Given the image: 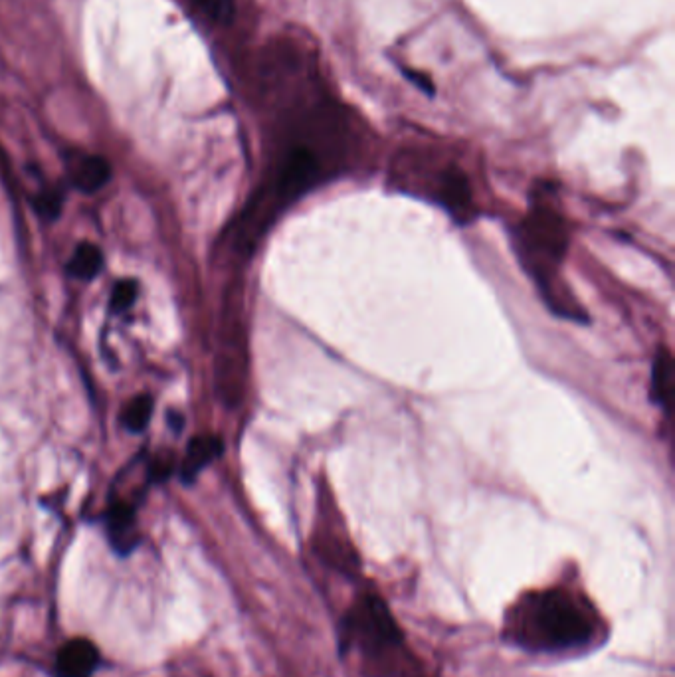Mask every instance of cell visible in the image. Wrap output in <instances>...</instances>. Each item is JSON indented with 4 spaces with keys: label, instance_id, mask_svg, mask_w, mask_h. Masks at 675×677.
<instances>
[{
    "label": "cell",
    "instance_id": "cell-1",
    "mask_svg": "<svg viewBox=\"0 0 675 677\" xmlns=\"http://www.w3.org/2000/svg\"><path fill=\"white\" fill-rule=\"evenodd\" d=\"M569 248V226L565 214L549 189L535 193L531 210L515 230V250L537 284L549 307L571 319H582L579 303L561 280V266Z\"/></svg>",
    "mask_w": 675,
    "mask_h": 677
},
{
    "label": "cell",
    "instance_id": "cell-2",
    "mask_svg": "<svg viewBox=\"0 0 675 677\" xmlns=\"http://www.w3.org/2000/svg\"><path fill=\"white\" fill-rule=\"evenodd\" d=\"M594 630L592 610L559 588L523 596L507 616V632L513 640L535 652L580 648L594 638Z\"/></svg>",
    "mask_w": 675,
    "mask_h": 677
},
{
    "label": "cell",
    "instance_id": "cell-3",
    "mask_svg": "<svg viewBox=\"0 0 675 677\" xmlns=\"http://www.w3.org/2000/svg\"><path fill=\"white\" fill-rule=\"evenodd\" d=\"M345 636L357 638L367 648L388 650L398 648L404 642L388 606L377 594H363L345 618Z\"/></svg>",
    "mask_w": 675,
    "mask_h": 677
},
{
    "label": "cell",
    "instance_id": "cell-4",
    "mask_svg": "<svg viewBox=\"0 0 675 677\" xmlns=\"http://www.w3.org/2000/svg\"><path fill=\"white\" fill-rule=\"evenodd\" d=\"M97 648L84 638L72 640L62 646L56 658V670L60 677H90L97 668Z\"/></svg>",
    "mask_w": 675,
    "mask_h": 677
},
{
    "label": "cell",
    "instance_id": "cell-5",
    "mask_svg": "<svg viewBox=\"0 0 675 677\" xmlns=\"http://www.w3.org/2000/svg\"><path fill=\"white\" fill-rule=\"evenodd\" d=\"M72 183L84 193H97L111 179V165L97 155H82L70 167Z\"/></svg>",
    "mask_w": 675,
    "mask_h": 677
},
{
    "label": "cell",
    "instance_id": "cell-6",
    "mask_svg": "<svg viewBox=\"0 0 675 677\" xmlns=\"http://www.w3.org/2000/svg\"><path fill=\"white\" fill-rule=\"evenodd\" d=\"M224 446L222 440L216 436H196L189 444L187 456L183 460L181 476L187 484L194 482V478L222 454Z\"/></svg>",
    "mask_w": 675,
    "mask_h": 677
},
{
    "label": "cell",
    "instance_id": "cell-7",
    "mask_svg": "<svg viewBox=\"0 0 675 677\" xmlns=\"http://www.w3.org/2000/svg\"><path fill=\"white\" fill-rule=\"evenodd\" d=\"M675 373L674 357L668 349H662L656 355L652 369V400L654 404L670 410L674 400Z\"/></svg>",
    "mask_w": 675,
    "mask_h": 677
},
{
    "label": "cell",
    "instance_id": "cell-8",
    "mask_svg": "<svg viewBox=\"0 0 675 677\" xmlns=\"http://www.w3.org/2000/svg\"><path fill=\"white\" fill-rule=\"evenodd\" d=\"M109 533H111V543L113 547L121 553L127 555L135 543V513L129 505L117 503L109 511Z\"/></svg>",
    "mask_w": 675,
    "mask_h": 677
},
{
    "label": "cell",
    "instance_id": "cell-9",
    "mask_svg": "<svg viewBox=\"0 0 675 677\" xmlns=\"http://www.w3.org/2000/svg\"><path fill=\"white\" fill-rule=\"evenodd\" d=\"M101 268H103L101 250L90 242L80 244L68 264V272L76 280H94L101 272Z\"/></svg>",
    "mask_w": 675,
    "mask_h": 677
},
{
    "label": "cell",
    "instance_id": "cell-10",
    "mask_svg": "<svg viewBox=\"0 0 675 677\" xmlns=\"http://www.w3.org/2000/svg\"><path fill=\"white\" fill-rule=\"evenodd\" d=\"M151 416H153V398L147 394H141V396H135L127 404L123 420H125V426L137 434L149 426Z\"/></svg>",
    "mask_w": 675,
    "mask_h": 677
},
{
    "label": "cell",
    "instance_id": "cell-11",
    "mask_svg": "<svg viewBox=\"0 0 675 677\" xmlns=\"http://www.w3.org/2000/svg\"><path fill=\"white\" fill-rule=\"evenodd\" d=\"M194 8L202 12L210 22L228 26L234 20L236 4L234 0H191Z\"/></svg>",
    "mask_w": 675,
    "mask_h": 677
},
{
    "label": "cell",
    "instance_id": "cell-12",
    "mask_svg": "<svg viewBox=\"0 0 675 677\" xmlns=\"http://www.w3.org/2000/svg\"><path fill=\"white\" fill-rule=\"evenodd\" d=\"M137 291H139V288H137V284L133 280H121V282H117L115 288H113V293H111V309L115 313L127 311L135 303Z\"/></svg>",
    "mask_w": 675,
    "mask_h": 677
},
{
    "label": "cell",
    "instance_id": "cell-13",
    "mask_svg": "<svg viewBox=\"0 0 675 677\" xmlns=\"http://www.w3.org/2000/svg\"><path fill=\"white\" fill-rule=\"evenodd\" d=\"M36 206H38L40 214H44V216H48V218H54V216H58V212H60V208H62V198H60V194L58 193L42 194V196L38 198Z\"/></svg>",
    "mask_w": 675,
    "mask_h": 677
},
{
    "label": "cell",
    "instance_id": "cell-14",
    "mask_svg": "<svg viewBox=\"0 0 675 677\" xmlns=\"http://www.w3.org/2000/svg\"><path fill=\"white\" fill-rule=\"evenodd\" d=\"M402 74H404V78L410 82V84H414L422 94H426V96H434V92H436V88H434V84H432V80L426 76V74H422V72H414V70H410V68H404L402 70Z\"/></svg>",
    "mask_w": 675,
    "mask_h": 677
},
{
    "label": "cell",
    "instance_id": "cell-15",
    "mask_svg": "<svg viewBox=\"0 0 675 677\" xmlns=\"http://www.w3.org/2000/svg\"><path fill=\"white\" fill-rule=\"evenodd\" d=\"M169 422H171V426H173L175 432H179V430L183 428V416H181V414L171 412V414H169Z\"/></svg>",
    "mask_w": 675,
    "mask_h": 677
}]
</instances>
